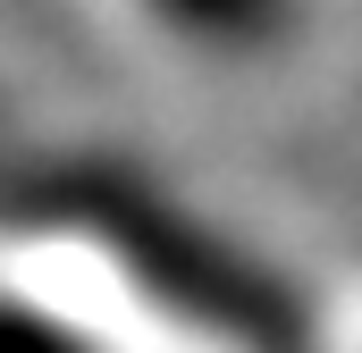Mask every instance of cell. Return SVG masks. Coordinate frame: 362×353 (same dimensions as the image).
I'll return each instance as SVG.
<instances>
[{"label": "cell", "instance_id": "obj_1", "mask_svg": "<svg viewBox=\"0 0 362 353\" xmlns=\"http://www.w3.org/2000/svg\"><path fill=\"white\" fill-rule=\"evenodd\" d=\"M118 17L194 76H270L320 34V0H118Z\"/></svg>", "mask_w": 362, "mask_h": 353}]
</instances>
